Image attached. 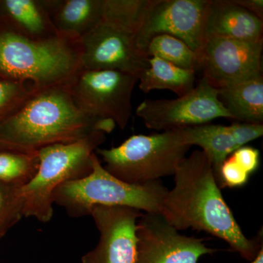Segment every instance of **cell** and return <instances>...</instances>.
Returning <instances> with one entry per match:
<instances>
[{
    "label": "cell",
    "instance_id": "obj_10",
    "mask_svg": "<svg viewBox=\"0 0 263 263\" xmlns=\"http://www.w3.org/2000/svg\"><path fill=\"white\" fill-rule=\"evenodd\" d=\"M81 69L112 70L139 79L149 57L137 47L135 35L101 21L80 40Z\"/></svg>",
    "mask_w": 263,
    "mask_h": 263
},
{
    "label": "cell",
    "instance_id": "obj_15",
    "mask_svg": "<svg viewBox=\"0 0 263 263\" xmlns=\"http://www.w3.org/2000/svg\"><path fill=\"white\" fill-rule=\"evenodd\" d=\"M208 38L263 41V21L233 0H211L205 21Z\"/></svg>",
    "mask_w": 263,
    "mask_h": 263
},
{
    "label": "cell",
    "instance_id": "obj_17",
    "mask_svg": "<svg viewBox=\"0 0 263 263\" xmlns=\"http://www.w3.org/2000/svg\"><path fill=\"white\" fill-rule=\"evenodd\" d=\"M0 22L35 40L58 35L43 6L42 0L0 1Z\"/></svg>",
    "mask_w": 263,
    "mask_h": 263
},
{
    "label": "cell",
    "instance_id": "obj_3",
    "mask_svg": "<svg viewBox=\"0 0 263 263\" xmlns=\"http://www.w3.org/2000/svg\"><path fill=\"white\" fill-rule=\"evenodd\" d=\"M81 57L79 39H32L0 22V79L35 90L65 86L81 70Z\"/></svg>",
    "mask_w": 263,
    "mask_h": 263
},
{
    "label": "cell",
    "instance_id": "obj_23",
    "mask_svg": "<svg viewBox=\"0 0 263 263\" xmlns=\"http://www.w3.org/2000/svg\"><path fill=\"white\" fill-rule=\"evenodd\" d=\"M22 190L0 181V239L24 216Z\"/></svg>",
    "mask_w": 263,
    "mask_h": 263
},
{
    "label": "cell",
    "instance_id": "obj_24",
    "mask_svg": "<svg viewBox=\"0 0 263 263\" xmlns=\"http://www.w3.org/2000/svg\"><path fill=\"white\" fill-rule=\"evenodd\" d=\"M34 91L29 85L0 79V120L15 111Z\"/></svg>",
    "mask_w": 263,
    "mask_h": 263
},
{
    "label": "cell",
    "instance_id": "obj_20",
    "mask_svg": "<svg viewBox=\"0 0 263 263\" xmlns=\"http://www.w3.org/2000/svg\"><path fill=\"white\" fill-rule=\"evenodd\" d=\"M146 53L148 57H157L186 70L196 72L202 68V57L181 40L169 34L154 37L148 43Z\"/></svg>",
    "mask_w": 263,
    "mask_h": 263
},
{
    "label": "cell",
    "instance_id": "obj_19",
    "mask_svg": "<svg viewBox=\"0 0 263 263\" xmlns=\"http://www.w3.org/2000/svg\"><path fill=\"white\" fill-rule=\"evenodd\" d=\"M195 71L181 68L157 57H149V66L138 79L139 89L144 93L167 89L181 97L195 88Z\"/></svg>",
    "mask_w": 263,
    "mask_h": 263
},
{
    "label": "cell",
    "instance_id": "obj_14",
    "mask_svg": "<svg viewBox=\"0 0 263 263\" xmlns=\"http://www.w3.org/2000/svg\"><path fill=\"white\" fill-rule=\"evenodd\" d=\"M185 141L202 148L210 160L217 182L221 164L235 150L263 135L262 124L235 122L230 125L205 124L182 128Z\"/></svg>",
    "mask_w": 263,
    "mask_h": 263
},
{
    "label": "cell",
    "instance_id": "obj_1",
    "mask_svg": "<svg viewBox=\"0 0 263 263\" xmlns=\"http://www.w3.org/2000/svg\"><path fill=\"white\" fill-rule=\"evenodd\" d=\"M174 187L164 197L161 214L176 230L192 228L220 238L231 250L252 261L262 247V231L248 238L221 194L210 160L194 151L176 169Z\"/></svg>",
    "mask_w": 263,
    "mask_h": 263
},
{
    "label": "cell",
    "instance_id": "obj_18",
    "mask_svg": "<svg viewBox=\"0 0 263 263\" xmlns=\"http://www.w3.org/2000/svg\"><path fill=\"white\" fill-rule=\"evenodd\" d=\"M218 89L219 100L234 117V120L262 124V76L224 85Z\"/></svg>",
    "mask_w": 263,
    "mask_h": 263
},
{
    "label": "cell",
    "instance_id": "obj_7",
    "mask_svg": "<svg viewBox=\"0 0 263 263\" xmlns=\"http://www.w3.org/2000/svg\"><path fill=\"white\" fill-rule=\"evenodd\" d=\"M138 78L112 70L81 69L69 82L76 105L89 117L111 120L124 129L133 114L132 95Z\"/></svg>",
    "mask_w": 263,
    "mask_h": 263
},
{
    "label": "cell",
    "instance_id": "obj_27",
    "mask_svg": "<svg viewBox=\"0 0 263 263\" xmlns=\"http://www.w3.org/2000/svg\"><path fill=\"white\" fill-rule=\"evenodd\" d=\"M251 263H263V246L256 255L255 258Z\"/></svg>",
    "mask_w": 263,
    "mask_h": 263
},
{
    "label": "cell",
    "instance_id": "obj_16",
    "mask_svg": "<svg viewBox=\"0 0 263 263\" xmlns=\"http://www.w3.org/2000/svg\"><path fill=\"white\" fill-rule=\"evenodd\" d=\"M58 34L81 38L100 23L103 0H42Z\"/></svg>",
    "mask_w": 263,
    "mask_h": 263
},
{
    "label": "cell",
    "instance_id": "obj_26",
    "mask_svg": "<svg viewBox=\"0 0 263 263\" xmlns=\"http://www.w3.org/2000/svg\"><path fill=\"white\" fill-rule=\"evenodd\" d=\"M233 1L263 21L262 0H233Z\"/></svg>",
    "mask_w": 263,
    "mask_h": 263
},
{
    "label": "cell",
    "instance_id": "obj_22",
    "mask_svg": "<svg viewBox=\"0 0 263 263\" xmlns=\"http://www.w3.org/2000/svg\"><path fill=\"white\" fill-rule=\"evenodd\" d=\"M39 166L38 152L0 151V181L23 186L32 181Z\"/></svg>",
    "mask_w": 263,
    "mask_h": 263
},
{
    "label": "cell",
    "instance_id": "obj_8",
    "mask_svg": "<svg viewBox=\"0 0 263 263\" xmlns=\"http://www.w3.org/2000/svg\"><path fill=\"white\" fill-rule=\"evenodd\" d=\"M148 129L168 131L209 124L219 118L234 120L205 77L191 91L174 100L146 99L136 110Z\"/></svg>",
    "mask_w": 263,
    "mask_h": 263
},
{
    "label": "cell",
    "instance_id": "obj_12",
    "mask_svg": "<svg viewBox=\"0 0 263 263\" xmlns=\"http://www.w3.org/2000/svg\"><path fill=\"white\" fill-rule=\"evenodd\" d=\"M263 41L208 38L202 51L204 77L216 88L262 76Z\"/></svg>",
    "mask_w": 263,
    "mask_h": 263
},
{
    "label": "cell",
    "instance_id": "obj_6",
    "mask_svg": "<svg viewBox=\"0 0 263 263\" xmlns=\"http://www.w3.org/2000/svg\"><path fill=\"white\" fill-rule=\"evenodd\" d=\"M190 145L181 129L129 137L110 148H97L105 169L118 179L132 184H144L173 176L186 157Z\"/></svg>",
    "mask_w": 263,
    "mask_h": 263
},
{
    "label": "cell",
    "instance_id": "obj_11",
    "mask_svg": "<svg viewBox=\"0 0 263 263\" xmlns=\"http://www.w3.org/2000/svg\"><path fill=\"white\" fill-rule=\"evenodd\" d=\"M136 263H197L215 249L203 240L180 234L161 213H145L136 227Z\"/></svg>",
    "mask_w": 263,
    "mask_h": 263
},
{
    "label": "cell",
    "instance_id": "obj_9",
    "mask_svg": "<svg viewBox=\"0 0 263 263\" xmlns=\"http://www.w3.org/2000/svg\"><path fill=\"white\" fill-rule=\"evenodd\" d=\"M210 3L211 0H151L135 34L137 47L146 53L154 37L169 34L181 40L202 57L207 42L205 21Z\"/></svg>",
    "mask_w": 263,
    "mask_h": 263
},
{
    "label": "cell",
    "instance_id": "obj_25",
    "mask_svg": "<svg viewBox=\"0 0 263 263\" xmlns=\"http://www.w3.org/2000/svg\"><path fill=\"white\" fill-rule=\"evenodd\" d=\"M230 155L250 176L259 168L260 156L259 150L257 148L252 146H243L235 150Z\"/></svg>",
    "mask_w": 263,
    "mask_h": 263
},
{
    "label": "cell",
    "instance_id": "obj_21",
    "mask_svg": "<svg viewBox=\"0 0 263 263\" xmlns=\"http://www.w3.org/2000/svg\"><path fill=\"white\" fill-rule=\"evenodd\" d=\"M151 0H103L102 21L136 34Z\"/></svg>",
    "mask_w": 263,
    "mask_h": 263
},
{
    "label": "cell",
    "instance_id": "obj_13",
    "mask_svg": "<svg viewBox=\"0 0 263 263\" xmlns=\"http://www.w3.org/2000/svg\"><path fill=\"white\" fill-rule=\"evenodd\" d=\"M143 213L132 208L96 206L91 216L100 232L98 245L82 263H136L137 222Z\"/></svg>",
    "mask_w": 263,
    "mask_h": 263
},
{
    "label": "cell",
    "instance_id": "obj_2",
    "mask_svg": "<svg viewBox=\"0 0 263 263\" xmlns=\"http://www.w3.org/2000/svg\"><path fill=\"white\" fill-rule=\"evenodd\" d=\"M116 124L89 117L76 105L68 86L35 90L15 111L0 120V151L36 153L51 145L110 133Z\"/></svg>",
    "mask_w": 263,
    "mask_h": 263
},
{
    "label": "cell",
    "instance_id": "obj_5",
    "mask_svg": "<svg viewBox=\"0 0 263 263\" xmlns=\"http://www.w3.org/2000/svg\"><path fill=\"white\" fill-rule=\"evenodd\" d=\"M105 139V133L96 131L81 141L51 145L40 150L37 174L22 190L24 216L42 222L51 220L53 192L60 185L82 179L91 172L93 155Z\"/></svg>",
    "mask_w": 263,
    "mask_h": 263
},
{
    "label": "cell",
    "instance_id": "obj_4",
    "mask_svg": "<svg viewBox=\"0 0 263 263\" xmlns=\"http://www.w3.org/2000/svg\"><path fill=\"white\" fill-rule=\"evenodd\" d=\"M92 171L82 179L67 181L53 192V202L72 217L91 215L96 206L132 208L146 213H161L168 190L160 181L132 184L118 179L93 155Z\"/></svg>",
    "mask_w": 263,
    "mask_h": 263
}]
</instances>
